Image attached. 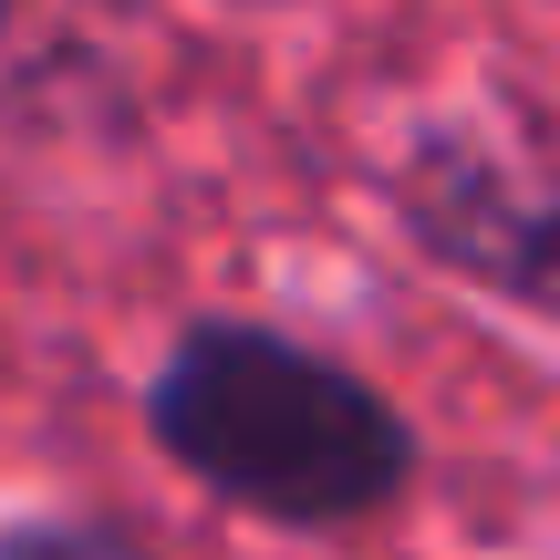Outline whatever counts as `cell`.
Returning <instances> with one entry per match:
<instances>
[{
	"mask_svg": "<svg viewBox=\"0 0 560 560\" xmlns=\"http://www.w3.org/2000/svg\"><path fill=\"white\" fill-rule=\"evenodd\" d=\"M145 436L177 478L260 529H353L416 488L425 446L405 405L342 353L260 312H198L145 374Z\"/></svg>",
	"mask_w": 560,
	"mask_h": 560,
	"instance_id": "6da1fadb",
	"label": "cell"
},
{
	"mask_svg": "<svg viewBox=\"0 0 560 560\" xmlns=\"http://www.w3.org/2000/svg\"><path fill=\"white\" fill-rule=\"evenodd\" d=\"M384 198L425 270L560 332V166L478 136V125H425L384 166Z\"/></svg>",
	"mask_w": 560,
	"mask_h": 560,
	"instance_id": "7a4b0ae2",
	"label": "cell"
},
{
	"mask_svg": "<svg viewBox=\"0 0 560 560\" xmlns=\"http://www.w3.org/2000/svg\"><path fill=\"white\" fill-rule=\"evenodd\" d=\"M0 560H156L136 529L115 520H73V509H21L0 520Z\"/></svg>",
	"mask_w": 560,
	"mask_h": 560,
	"instance_id": "3957f363",
	"label": "cell"
}]
</instances>
